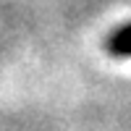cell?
Here are the masks:
<instances>
[{
	"instance_id": "6da1fadb",
	"label": "cell",
	"mask_w": 131,
	"mask_h": 131,
	"mask_svg": "<svg viewBox=\"0 0 131 131\" xmlns=\"http://www.w3.org/2000/svg\"><path fill=\"white\" fill-rule=\"evenodd\" d=\"M107 52L118 58H128L131 55V24L121 26L118 31H113L107 39Z\"/></svg>"
}]
</instances>
